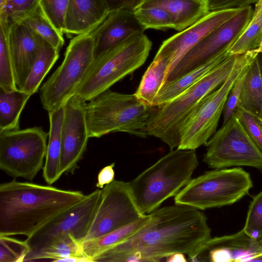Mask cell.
<instances>
[{"instance_id":"obj_1","label":"cell","mask_w":262,"mask_h":262,"mask_svg":"<svg viewBox=\"0 0 262 262\" xmlns=\"http://www.w3.org/2000/svg\"><path fill=\"white\" fill-rule=\"evenodd\" d=\"M150 214L149 221L139 231L93 261H160L175 253L189 255L211 237L207 217L200 210L175 204Z\"/></svg>"},{"instance_id":"obj_2","label":"cell","mask_w":262,"mask_h":262,"mask_svg":"<svg viewBox=\"0 0 262 262\" xmlns=\"http://www.w3.org/2000/svg\"><path fill=\"white\" fill-rule=\"evenodd\" d=\"M85 196L80 191L15 179L2 183L0 185V235H20L28 237Z\"/></svg>"},{"instance_id":"obj_3","label":"cell","mask_w":262,"mask_h":262,"mask_svg":"<svg viewBox=\"0 0 262 262\" xmlns=\"http://www.w3.org/2000/svg\"><path fill=\"white\" fill-rule=\"evenodd\" d=\"M242 54L227 57L199 81L171 101L151 106L147 124L148 136L166 143L170 150L180 144L184 124L202 100L220 86L232 72Z\"/></svg>"},{"instance_id":"obj_4","label":"cell","mask_w":262,"mask_h":262,"mask_svg":"<svg viewBox=\"0 0 262 262\" xmlns=\"http://www.w3.org/2000/svg\"><path fill=\"white\" fill-rule=\"evenodd\" d=\"M199 165L195 150H170L131 182L132 192L139 210L149 214L165 201L175 196L192 179Z\"/></svg>"},{"instance_id":"obj_5","label":"cell","mask_w":262,"mask_h":262,"mask_svg":"<svg viewBox=\"0 0 262 262\" xmlns=\"http://www.w3.org/2000/svg\"><path fill=\"white\" fill-rule=\"evenodd\" d=\"M151 112V106L140 100L135 94L107 89L86 103L89 138H100L113 132L146 138Z\"/></svg>"},{"instance_id":"obj_6","label":"cell","mask_w":262,"mask_h":262,"mask_svg":"<svg viewBox=\"0 0 262 262\" xmlns=\"http://www.w3.org/2000/svg\"><path fill=\"white\" fill-rule=\"evenodd\" d=\"M152 43L142 33L131 36L94 59L75 95L89 101L142 66Z\"/></svg>"},{"instance_id":"obj_7","label":"cell","mask_w":262,"mask_h":262,"mask_svg":"<svg viewBox=\"0 0 262 262\" xmlns=\"http://www.w3.org/2000/svg\"><path fill=\"white\" fill-rule=\"evenodd\" d=\"M252 187L250 174L242 168L214 169L191 179L174 201L176 204L204 210L234 204Z\"/></svg>"},{"instance_id":"obj_8","label":"cell","mask_w":262,"mask_h":262,"mask_svg":"<svg viewBox=\"0 0 262 262\" xmlns=\"http://www.w3.org/2000/svg\"><path fill=\"white\" fill-rule=\"evenodd\" d=\"M93 30L70 40L61 64L40 89V99L48 112L66 104L75 95L94 59Z\"/></svg>"},{"instance_id":"obj_9","label":"cell","mask_w":262,"mask_h":262,"mask_svg":"<svg viewBox=\"0 0 262 262\" xmlns=\"http://www.w3.org/2000/svg\"><path fill=\"white\" fill-rule=\"evenodd\" d=\"M258 53L242 54L232 72L216 89L207 96L189 117L180 132L178 149L195 150L215 133L230 91L235 82L249 69Z\"/></svg>"},{"instance_id":"obj_10","label":"cell","mask_w":262,"mask_h":262,"mask_svg":"<svg viewBox=\"0 0 262 262\" xmlns=\"http://www.w3.org/2000/svg\"><path fill=\"white\" fill-rule=\"evenodd\" d=\"M49 134L41 127L0 132V168L31 181L43 168Z\"/></svg>"},{"instance_id":"obj_11","label":"cell","mask_w":262,"mask_h":262,"mask_svg":"<svg viewBox=\"0 0 262 262\" xmlns=\"http://www.w3.org/2000/svg\"><path fill=\"white\" fill-rule=\"evenodd\" d=\"M204 145L207 150L203 160L211 168L248 166L262 173V151L234 114Z\"/></svg>"},{"instance_id":"obj_12","label":"cell","mask_w":262,"mask_h":262,"mask_svg":"<svg viewBox=\"0 0 262 262\" xmlns=\"http://www.w3.org/2000/svg\"><path fill=\"white\" fill-rule=\"evenodd\" d=\"M97 189L76 205L60 213L27 237L30 251L24 261L36 260L39 254L55 239L71 234L82 246L101 198Z\"/></svg>"},{"instance_id":"obj_13","label":"cell","mask_w":262,"mask_h":262,"mask_svg":"<svg viewBox=\"0 0 262 262\" xmlns=\"http://www.w3.org/2000/svg\"><path fill=\"white\" fill-rule=\"evenodd\" d=\"M144 215L136 205L129 182L114 180L101 190L99 203L83 244L127 225Z\"/></svg>"},{"instance_id":"obj_14","label":"cell","mask_w":262,"mask_h":262,"mask_svg":"<svg viewBox=\"0 0 262 262\" xmlns=\"http://www.w3.org/2000/svg\"><path fill=\"white\" fill-rule=\"evenodd\" d=\"M254 9L250 5L212 30L190 50L167 76L165 82L175 80L220 53L229 51L250 24Z\"/></svg>"},{"instance_id":"obj_15","label":"cell","mask_w":262,"mask_h":262,"mask_svg":"<svg viewBox=\"0 0 262 262\" xmlns=\"http://www.w3.org/2000/svg\"><path fill=\"white\" fill-rule=\"evenodd\" d=\"M86 104V101L74 95L64 106L61 130V175L74 173L86 149L89 136Z\"/></svg>"},{"instance_id":"obj_16","label":"cell","mask_w":262,"mask_h":262,"mask_svg":"<svg viewBox=\"0 0 262 262\" xmlns=\"http://www.w3.org/2000/svg\"><path fill=\"white\" fill-rule=\"evenodd\" d=\"M241 9L209 11L192 25L164 40L158 51L172 57L168 75L190 50L208 33L234 16Z\"/></svg>"},{"instance_id":"obj_17","label":"cell","mask_w":262,"mask_h":262,"mask_svg":"<svg viewBox=\"0 0 262 262\" xmlns=\"http://www.w3.org/2000/svg\"><path fill=\"white\" fill-rule=\"evenodd\" d=\"M144 31L136 17L133 8L125 7L111 11L93 30L95 59L131 36L142 33Z\"/></svg>"},{"instance_id":"obj_18","label":"cell","mask_w":262,"mask_h":262,"mask_svg":"<svg viewBox=\"0 0 262 262\" xmlns=\"http://www.w3.org/2000/svg\"><path fill=\"white\" fill-rule=\"evenodd\" d=\"M7 31L15 82L18 89L23 91L44 40L21 23L11 24Z\"/></svg>"},{"instance_id":"obj_19","label":"cell","mask_w":262,"mask_h":262,"mask_svg":"<svg viewBox=\"0 0 262 262\" xmlns=\"http://www.w3.org/2000/svg\"><path fill=\"white\" fill-rule=\"evenodd\" d=\"M110 12L104 0H69L62 33L69 36L84 34L97 28Z\"/></svg>"},{"instance_id":"obj_20","label":"cell","mask_w":262,"mask_h":262,"mask_svg":"<svg viewBox=\"0 0 262 262\" xmlns=\"http://www.w3.org/2000/svg\"><path fill=\"white\" fill-rule=\"evenodd\" d=\"M138 5L163 8L171 18L173 29L179 32L192 25L209 12L207 0H142Z\"/></svg>"},{"instance_id":"obj_21","label":"cell","mask_w":262,"mask_h":262,"mask_svg":"<svg viewBox=\"0 0 262 262\" xmlns=\"http://www.w3.org/2000/svg\"><path fill=\"white\" fill-rule=\"evenodd\" d=\"M228 52L215 55L175 80L164 83L154 100L153 106L165 104L182 94L230 56Z\"/></svg>"},{"instance_id":"obj_22","label":"cell","mask_w":262,"mask_h":262,"mask_svg":"<svg viewBox=\"0 0 262 262\" xmlns=\"http://www.w3.org/2000/svg\"><path fill=\"white\" fill-rule=\"evenodd\" d=\"M209 240L225 249L228 262L262 261V237L252 238L241 230L234 234Z\"/></svg>"},{"instance_id":"obj_23","label":"cell","mask_w":262,"mask_h":262,"mask_svg":"<svg viewBox=\"0 0 262 262\" xmlns=\"http://www.w3.org/2000/svg\"><path fill=\"white\" fill-rule=\"evenodd\" d=\"M64 106L49 112L50 130L42 176L49 185L61 176L59 172L61 158V130Z\"/></svg>"},{"instance_id":"obj_24","label":"cell","mask_w":262,"mask_h":262,"mask_svg":"<svg viewBox=\"0 0 262 262\" xmlns=\"http://www.w3.org/2000/svg\"><path fill=\"white\" fill-rule=\"evenodd\" d=\"M172 61L170 56L158 51L135 93L140 100L154 106V100L169 74Z\"/></svg>"},{"instance_id":"obj_25","label":"cell","mask_w":262,"mask_h":262,"mask_svg":"<svg viewBox=\"0 0 262 262\" xmlns=\"http://www.w3.org/2000/svg\"><path fill=\"white\" fill-rule=\"evenodd\" d=\"M150 214H145L139 219L117 229L101 237L84 243L81 247L83 254L91 261L108 249L126 240L141 228L150 220Z\"/></svg>"},{"instance_id":"obj_26","label":"cell","mask_w":262,"mask_h":262,"mask_svg":"<svg viewBox=\"0 0 262 262\" xmlns=\"http://www.w3.org/2000/svg\"><path fill=\"white\" fill-rule=\"evenodd\" d=\"M31 96L19 89L6 92L0 89V132L19 129L20 114Z\"/></svg>"},{"instance_id":"obj_27","label":"cell","mask_w":262,"mask_h":262,"mask_svg":"<svg viewBox=\"0 0 262 262\" xmlns=\"http://www.w3.org/2000/svg\"><path fill=\"white\" fill-rule=\"evenodd\" d=\"M258 55L244 78L238 106L257 117L262 103V77Z\"/></svg>"},{"instance_id":"obj_28","label":"cell","mask_w":262,"mask_h":262,"mask_svg":"<svg viewBox=\"0 0 262 262\" xmlns=\"http://www.w3.org/2000/svg\"><path fill=\"white\" fill-rule=\"evenodd\" d=\"M59 52L43 40L26 80L23 91L31 96L38 91L43 78L58 59Z\"/></svg>"},{"instance_id":"obj_29","label":"cell","mask_w":262,"mask_h":262,"mask_svg":"<svg viewBox=\"0 0 262 262\" xmlns=\"http://www.w3.org/2000/svg\"><path fill=\"white\" fill-rule=\"evenodd\" d=\"M29 28L58 51L64 45L63 34L48 19L40 6L20 23Z\"/></svg>"},{"instance_id":"obj_30","label":"cell","mask_w":262,"mask_h":262,"mask_svg":"<svg viewBox=\"0 0 262 262\" xmlns=\"http://www.w3.org/2000/svg\"><path fill=\"white\" fill-rule=\"evenodd\" d=\"M9 26L0 22V89L6 92L18 89L9 48L7 31Z\"/></svg>"},{"instance_id":"obj_31","label":"cell","mask_w":262,"mask_h":262,"mask_svg":"<svg viewBox=\"0 0 262 262\" xmlns=\"http://www.w3.org/2000/svg\"><path fill=\"white\" fill-rule=\"evenodd\" d=\"M86 257L83 253L82 247L71 234H64L55 239L37 256L36 260L51 259L53 261L70 257Z\"/></svg>"},{"instance_id":"obj_32","label":"cell","mask_w":262,"mask_h":262,"mask_svg":"<svg viewBox=\"0 0 262 262\" xmlns=\"http://www.w3.org/2000/svg\"><path fill=\"white\" fill-rule=\"evenodd\" d=\"M134 13L144 30L173 29L171 18L163 8L154 6L137 5Z\"/></svg>"},{"instance_id":"obj_33","label":"cell","mask_w":262,"mask_h":262,"mask_svg":"<svg viewBox=\"0 0 262 262\" xmlns=\"http://www.w3.org/2000/svg\"><path fill=\"white\" fill-rule=\"evenodd\" d=\"M41 0H0V21L20 23L36 11Z\"/></svg>"},{"instance_id":"obj_34","label":"cell","mask_w":262,"mask_h":262,"mask_svg":"<svg viewBox=\"0 0 262 262\" xmlns=\"http://www.w3.org/2000/svg\"><path fill=\"white\" fill-rule=\"evenodd\" d=\"M262 36V13L253 17L246 30L229 49V56L244 54L257 49Z\"/></svg>"},{"instance_id":"obj_35","label":"cell","mask_w":262,"mask_h":262,"mask_svg":"<svg viewBox=\"0 0 262 262\" xmlns=\"http://www.w3.org/2000/svg\"><path fill=\"white\" fill-rule=\"evenodd\" d=\"M29 247L25 241L10 236L0 235V262H23L28 253Z\"/></svg>"},{"instance_id":"obj_36","label":"cell","mask_w":262,"mask_h":262,"mask_svg":"<svg viewBox=\"0 0 262 262\" xmlns=\"http://www.w3.org/2000/svg\"><path fill=\"white\" fill-rule=\"evenodd\" d=\"M242 230L252 238L262 237V191L255 195L250 202Z\"/></svg>"},{"instance_id":"obj_37","label":"cell","mask_w":262,"mask_h":262,"mask_svg":"<svg viewBox=\"0 0 262 262\" xmlns=\"http://www.w3.org/2000/svg\"><path fill=\"white\" fill-rule=\"evenodd\" d=\"M234 114L238 118L250 138L262 151V124L258 117L239 107Z\"/></svg>"},{"instance_id":"obj_38","label":"cell","mask_w":262,"mask_h":262,"mask_svg":"<svg viewBox=\"0 0 262 262\" xmlns=\"http://www.w3.org/2000/svg\"><path fill=\"white\" fill-rule=\"evenodd\" d=\"M69 0H41L39 6L54 26L61 33L64 17Z\"/></svg>"},{"instance_id":"obj_39","label":"cell","mask_w":262,"mask_h":262,"mask_svg":"<svg viewBox=\"0 0 262 262\" xmlns=\"http://www.w3.org/2000/svg\"><path fill=\"white\" fill-rule=\"evenodd\" d=\"M247 72L238 78L230 91L224 110L223 124L231 117L239 106L242 88Z\"/></svg>"},{"instance_id":"obj_40","label":"cell","mask_w":262,"mask_h":262,"mask_svg":"<svg viewBox=\"0 0 262 262\" xmlns=\"http://www.w3.org/2000/svg\"><path fill=\"white\" fill-rule=\"evenodd\" d=\"M259 0H207L209 11H213L228 9H242Z\"/></svg>"},{"instance_id":"obj_41","label":"cell","mask_w":262,"mask_h":262,"mask_svg":"<svg viewBox=\"0 0 262 262\" xmlns=\"http://www.w3.org/2000/svg\"><path fill=\"white\" fill-rule=\"evenodd\" d=\"M115 165V163H113L104 167L99 171L96 184L98 188L102 189L104 186L111 183L114 180L115 171L114 167Z\"/></svg>"},{"instance_id":"obj_42","label":"cell","mask_w":262,"mask_h":262,"mask_svg":"<svg viewBox=\"0 0 262 262\" xmlns=\"http://www.w3.org/2000/svg\"><path fill=\"white\" fill-rule=\"evenodd\" d=\"M110 8V12L125 7L134 8L139 4L140 0H104Z\"/></svg>"},{"instance_id":"obj_43","label":"cell","mask_w":262,"mask_h":262,"mask_svg":"<svg viewBox=\"0 0 262 262\" xmlns=\"http://www.w3.org/2000/svg\"><path fill=\"white\" fill-rule=\"evenodd\" d=\"M165 259L167 262H186L188 261L184 254L182 253H173L167 256Z\"/></svg>"},{"instance_id":"obj_44","label":"cell","mask_w":262,"mask_h":262,"mask_svg":"<svg viewBox=\"0 0 262 262\" xmlns=\"http://www.w3.org/2000/svg\"><path fill=\"white\" fill-rule=\"evenodd\" d=\"M262 13V0H259L256 4L254 9L253 15Z\"/></svg>"},{"instance_id":"obj_45","label":"cell","mask_w":262,"mask_h":262,"mask_svg":"<svg viewBox=\"0 0 262 262\" xmlns=\"http://www.w3.org/2000/svg\"><path fill=\"white\" fill-rule=\"evenodd\" d=\"M258 60H259L260 69L261 75V77H262V53H261L258 54ZM258 118L262 124V103H261L260 113V115H259V117H258Z\"/></svg>"},{"instance_id":"obj_46","label":"cell","mask_w":262,"mask_h":262,"mask_svg":"<svg viewBox=\"0 0 262 262\" xmlns=\"http://www.w3.org/2000/svg\"><path fill=\"white\" fill-rule=\"evenodd\" d=\"M253 51L258 53H262V36L260 40L258 47L257 49L253 50Z\"/></svg>"},{"instance_id":"obj_47","label":"cell","mask_w":262,"mask_h":262,"mask_svg":"<svg viewBox=\"0 0 262 262\" xmlns=\"http://www.w3.org/2000/svg\"><path fill=\"white\" fill-rule=\"evenodd\" d=\"M140 1H141L142 0H140Z\"/></svg>"}]
</instances>
